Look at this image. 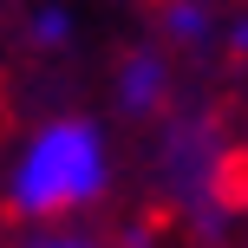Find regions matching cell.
<instances>
[{"label":"cell","mask_w":248,"mask_h":248,"mask_svg":"<svg viewBox=\"0 0 248 248\" xmlns=\"http://www.w3.org/2000/svg\"><path fill=\"white\" fill-rule=\"evenodd\" d=\"M163 33L176 39V46H202V39L216 33V20H209V7H202V0H163Z\"/></svg>","instance_id":"cell-3"},{"label":"cell","mask_w":248,"mask_h":248,"mask_svg":"<svg viewBox=\"0 0 248 248\" xmlns=\"http://www.w3.org/2000/svg\"><path fill=\"white\" fill-rule=\"evenodd\" d=\"M26 248H105L98 235H78V229H46V235H33Z\"/></svg>","instance_id":"cell-5"},{"label":"cell","mask_w":248,"mask_h":248,"mask_svg":"<svg viewBox=\"0 0 248 248\" xmlns=\"http://www.w3.org/2000/svg\"><path fill=\"white\" fill-rule=\"evenodd\" d=\"M26 39H33L39 52H59L65 39H72V13H65L59 0H46V7H33V13H26Z\"/></svg>","instance_id":"cell-4"},{"label":"cell","mask_w":248,"mask_h":248,"mask_svg":"<svg viewBox=\"0 0 248 248\" xmlns=\"http://www.w3.org/2000/svg\"><path fill=\"white\" fill-rule=\"evenodd\" d=\"M111 183V144L98 118H46L7 163V209L20 222H59L92 209Z\"/></svg>","instance_id":"cell-1"},{"label":"cell","mask_w":248,"mask_h":248,"mask_svg":"<svg viewBox=\"0 0 248 248\" xmlns=\"http://www.w3.org/2000/svg\"><path fill=\"white\" fill-rule=\"evenodd\" d=\"M229 46H235V52H248V20H235V26H229Z\"/></svg>","instance_id":"cell-6"},{"label":"cell","mask_w":248,"mask_h":248,"mask_svg":"<svg viewBox=\"0 0 248 248\" xmlns=\"http://www.w3.org/2000/svg\"><path fill=\"white\" fill-rule=\"evenodd\" d=\"M163 85H170V65H163V52L137 46L118 59V105L124 111H150V105L163 98Z\"/></svg>","instance_id":"cell-2"}]
</instances>
